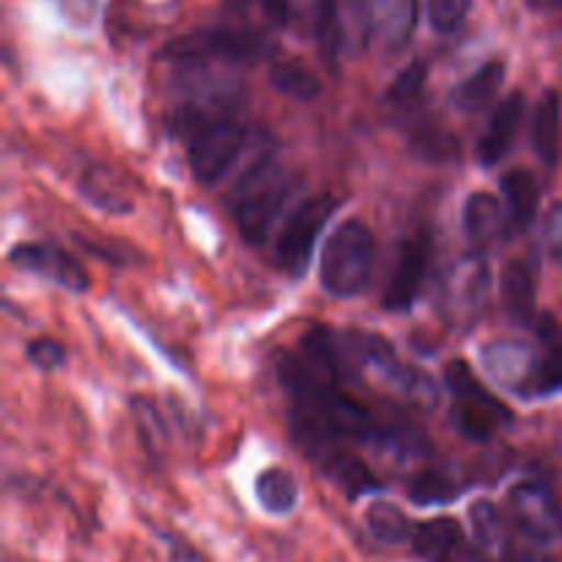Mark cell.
Wrapping results in <instances>:
<instances>
[{
    "mask_svg": "<svg viewBox=\"0 0 562 562\" xmlns=\"http://www.w3.org/2000/svg\"><path fill=\"white\" fill-rule=\"evenodd\" d=\"M291 192V179L283 165L274 159H258L247 168V173L231 190V214L236 220V228L250 245H263L272 231L274 220L280 217L285 206V198Z\"/></svg>",
    "mask_w": 562,
    "mask_h": 562,
    "instance_id": "cell-1",
    "label": "cell"
},
{
    "mask_svg": "<svg viewBox=\"0 0 562 562\" xmlns=\"http://www.w3.org/2000/svg\"><path fill=\"white\" fill-rule=\"evenodd\" d=\"M373 269V234L360 220H346L333 231L322 256V285L338 300L357 296Z\"/></svg>",
    "mask_w": 562,
    "mask_h": 562,
    "instance_id": "cell-2",
    "label": "cell"
},
{
    "mask_svg": "<svg viewBox=\"0 0 562 562\" xmlns=\"http://www.w3.org/2000/svg\"><path fill=\"white\" fill-rule=\"evenodd\" d=\"M245 146V130L231 119H206L190 132L187 162L201 184H217Z\"/></svg>",
    "mask_w": 562,
    "mask_h": 562,
    "instance_id": "cell-3",
    "label": "cell"
},
{
    "mask_svg": "<svg viewBox=\"0 0 562 562\" xmlns=\"http://www.w3.org/2000/svg\"><path fill=\"white\" fill-rule=\"evenodd\" d=\"M335 209H338L335 198L316 195L302 201L291 212L289 223L283 225V231L278 236V258L291 278H302L307 272L318 236H322L324 225L329 223Z\"/></svg>",
    "mask_w": 562,
    "mask_h": 562,
    "instance_id": "cell-4",
    "label": "cell"
},
{
    "mask_svg": "<svg viewBox=\"0 0 562 562\" xmlns=\"http://www.w3.org/2000/svg\"><path fill=\"white\" fill-rule=\"evenodd\" d=\"M165 58L173 64H206V60H228V64H250L261 55L256 36L225 27H209L181 36L165 47Z\"/></svg>",
    "mask_w": 562,
    "mask_h": 562,
    "instance_id": "cell-5",
    "label": "cell"
},
{
    "mask_svg": "<svg viewBox=\"0 0 562 562\" xmlns=\"http://www.w3.org/2000/svg\"><path fill=\"white\" fill-rule=\"evenodd\" d=\"M508 510L516 530L536 547H549L562 536V505L538 483H519L510 488Z\"/></svg>",
    "mask_w": 562,
    "mask_h": 562,
    "instance_id": "cell-6",
    "label": "cell"
},
{
    "mask_svg": "<svg viewBox=\"0 0 562 562\" xmlns=\"http://www.w3.org/2000/svg\"><path fill=\"white\" fill-rule=\"evenodd\" d=\"M434 256V241L426 231L412 234L404 245L398 247V261L390 272L387 289H384L382 307L390 313H404L415 305L423 283H426L428 263Z\"/></svg>",
    "mask_w": 562,
    "mask_h": 562,
    "instance_id": "cell-7",
    "label": "cell"
},
{
    "mask_svg": "<svg viewBox=\"0 0 562 562\" xmlns=\"http://www.w3.org/2000/svg\"><path fill=\"white\" fill-rule=\"evenodd\" d=\"M483 366H486V373L499 387L519 395H536V379L541 362L536 360L527 344H516V340L488 344L483 349Z\"/></svg>",
    "mask_w": 562,
    "mask_h": 562,
    "instance_id": "cell-8",
    "label": "cell"
},
{
    "mask_svg": "<svg viewBox=\"0 0 562 562\" xmlns=\"http://www.w3.org/2000/svg\"><path fill=\"white\" fill-rule=\"evenodd\" d=\"M11 267L31 272L36 278L49 280L55 285H64L66 291H88V274L77 258L69 252L55 250L47 245H16L9 252Z\"/></svg>",
    "mask_w": 562,
    "mask_h": 562,
    "instance_id": "cell-9",
    "label": "cell"
},
{
    "mask_svg": "<svg viewBox=\"0 0 562 562\" xmlns=\"http://www.w3.org/2000/svg\"><path fill=\"white\" fill-rule=\"evenodd\" d=\"M311 459L316 461L322 475L327 477L333 486H338L349 499H360L366 497V494L382 492L384 488L382 481L373 475V470L366 461L346 453L338 445H327V448H322L316 456H311Z\"/></svg>",
    "mask_w": 562,
    "mask_h": 562,
    "instance_id": "cell-10",
    "label": "cell"
},
{
    "mask_svg": "<svg viewBox=\"0 0 562 562\" xmlns=\"http://www.w3.org/2000/svg\"><path fill=\"white\" fill-rule=\"evenodd\" d=\"M521 119H525V97L516 91L497 104V110L488 119L486 132L477 140L475 159L483 168H494V165L503 162L505 154L514 146V137L519 132Z\"/></svg>",
    "mask_w": 562,
    "mask_h": 562,
    "instance_id": "cell-11",
    "label": "cell"
},
{
    "mask_svg": "<svg viewBox=\"0 0 562 562\" xmlns=\"http://www.w3.org/2000/svg\"><path fill=\"white\" fill-rule=\"evenodd\" d=\"M464 231L475 250H488L505 234V206L492 192H472L464 203Z\"/></svg>",
    "mask_w": 562,
    "mask_h": 562,
    "instance_id": "cell-12",
    "label": "cell"
},
{
    "mask_svg": "<svg viewBox=\"0 0 562 562\" xmlns=\"http://www.w3.org/2000/svg\"><path fill=\"white\" fill-rule=\"evenodd\" d=\"M503 302L516 327H530L536 318V280L527 263L510 261L503 269Z\"/></svg>",
    "mask_w": 562,
    "mask_h": 562,
    "instance_id": "cell-13",
    "label": "cell"
},
{
    "mask_svg": "<svg viewBox=\"0 0 562 562\" xmlns=\"http://www.w3.org/2000/svg\"><path fill=\"white\" fill-rule=\"evenodd\" d=\"M368 536L382 547H406L415 538V521L404 514L395 503L373 499L366 510Z\"/></svg>",
    "mask_w": 562,
    "mask_h": 562,
    "instance_id": "cell-14",
    "label": "cell"
},
{
    "mask_svg": "<svg viewBox=\"0 0 562 562\" xmlns=\"http://www.w3.org/2000/svg\"><path fill=\"white\" fill-rule=\"evenodd\" d=\"M505 75H508V69H505L503 60H488V64H483L475 75H470L456 88L453 104L461 113H481L497 97V91L505 82Z\"/></svg>",
    "mask_w": 562,
    "mask_h": 562,
    "instance_id": "cell-15",
    "label": "cell"
},
{
    "mask_svg": "<svg viewBox=\"0 0 562 562\" xmlns=\"http://www.w3.org/2000/svg\"><path fill=\"white\" fill-rule=\"evenodd\" d=\"M532 148L543 165L554 168L560 159V93L543 91L532 113Z\"/></svg>",
    "mask_w": 562,
    "mask_h": 562,
    "instance_id": "cell-16",
    "label": "cell"
},
{
    "mask_svg": "<svg viewBox=\"0 0 562 562\" xmlns=\"http://www.w3.org/2000/svg\"><path fill=\"white\" fill-rule=\"evenodd\" d=\"M470 525H472V541L481 549H486L494 558L505 560L510 554V538L508 527H505L503 514L492 499H477L470 505Z\"/></svg>",
    "mask_w": 562,
    "mask_h": 562,
    "instance_id": "cell-17",
    "label": "cell"
},
{
    "mask_svg": "<svg viewBox=\"0 0 562 562\" xmlns=\"http://www.w3.org/2000/svg\"><path fill=\"white\" fill-rule=\"evenodd\" d=\"M256 499L269 516H289L300 505V483L289 470L269 467L256 477Z\"/></svg>",
    "mask_w": 562,
    "mask_h": 562,
    "instance_id": "cell-18",
    "label": "cell"
},
{
    "mask_svg": "<svg viewBox=\"0 0 562 562\" xmlns=\"http://www.w3.org/2000/svg\"><path fill=\"white\" fill-rule=\"evenodd\" d=\"M450 420H453V426L467 439H472V442H486L499 428L508 426L514 420V415L508 412V406H477L456 401L453 412H450Z\"/></svg>",
    "mask_w": 562,
    "mask_h": 562,
    "instance_id": "cell-19",
    "label": "cell"
},
{
    "mask_svg": "<svg viewBox=\"0 0 562 562\" xmlns=\"http://www.w3.org/2000/svg\"><path fill=\"white\" fill-rule=\"evenodd\" d=\"M503 187L505 203H508V214L514 217V223L519 228L532 225L538 214V201H541V190H538V181L530 170L514 168L499 179Z\"/></svg>",
    "mask_w": 562,
    "mask_h": 562,
    "instance_id": "cell-20",
    "label": "cell"
},
{
    "mask_svg": "<svg viewBox=\"0 0 562 562\" xmlns=\"http://www.w3.org/2000/svg\"><path fill=\"white\" fill-rule=\"evenodd\" d=\"M373 442L384 450L387 456H393L395 461L406 464V461L426 459L431 445L423 437L420 428L412 426L409 420H390L384 423L382 428L376 426V434H373Z\"/></svg>",
    "mask_w": 562,
    "mask_h": 562,
    "instance_id": "cell-21",
    "label": "cell"
},
{
    "mask_svg": "<svg viewBox=\"0 0 562 562\" xmlns=\"http://www.w3.org/2000/svg\"><path fill=\"white\" fill-rule=\"evenodd\" d=\"M80 192L88 203L110 214H130L132 206H135L124 187L110 173V168H102V165H93L82 173Z\"/></svg>",
    "mask_w": 562,
    "mask_h": 562,
    "instance_id": "cell-22",
    "label": "cell"
},
{
    "mask_svg": "<svg viewBox=\"0 0 562 562\" xmlns=\"http://www.w3.org/2000/svg\"><path fill=\"white\" fill-rule=\"evenodd\" d=\"M538 335L547 344V357L538 366L536 395H552L562 390V327L554 316H541Z\"/></svg>",
    "mask_w": 562,
    "mask_h": 562,
    "instance_id": "cell-23",
    "label": "cell"
},
{
    "mask_svg": "<svg viewBox=\"0 0 562 562\" xmlns=\"http://www.w3.org/2000/svg\"><path fill=\"white\" fill-rule=\"evenodd\" d=\"M464 488L442 470H423L406 486V497L420 508H434V505H450Z\"/></svg>",
    "mask_w": 562,
    "mask_h": 562,
    "instance_id": "cell-24",
    "label": "cell"
},
{
    "mask_svg": "<svg viewBox=\"0 0 562 562\" xmlns=\"http://www.w3.org/2000/svg\"><path fill=\"white\" fill-rule=\"evenodd\" d=\"M130 409H132V423H135L137 437H140L143 445H146L148 453L165 456V450H168L170 445V434L157 406H154L146 395H135Z\"/></svg>",
    "mask_w": 562,
    "mask_h": 562,
    "instance_id": "cell-25",
    "label": "cell"
},
{
    "mask_svg": "<svg viewBox=\"0 0 562 562\" xmlns=\"http://www.w3.org/2000/svg\"><path fill=\"white\" fill-rule=\"evenodd\" d=\"M445 384L453 393L456 401L461 404H477V406H505L497 395L488 393L481 384V379L475 376L470 366L464 360H453L445 368Z\"/></svg>",
    "mask_w": 562,
    "mask_h": 562,
    "instance_id": "cell-26",
    "label": "cell"
},
{
    "mask_svg": "<svg viewBox=\"0 0 562 562\" xmlns=\"http://www.w3.org/2000/svg\"><path fill=\"white\" fill-rule=\"evenodd\" d=\"M269 80H272V86L278 88L280 93L296 99V102H313V99L322 93V82H318L311 71L302 69V66L296 64H289V60L272 64Z\"/></svg>",
    "mask_w": 562,
    "mask_h": 562,
    "instance_id": "cell-27",
    "label": "cell"
},
{
    "mask_svg": "<svg viewBox=\"0 0 562 562\" xmlns=\"http://www.w3.org/2000/svg\"><path fill=\"white\" fill-rule=\"evenodd\" d=\"M486 267H483L481 258L472 256L470 261L459 263L453 278H450V302H456V305H477L486 296Z\"/></svg>",
    "mask_w": 562,
    "mask_h": 562,
    "instance_id": "cell-28",
    "label": "cell"
},
{
    "mask_svg": "<svg viewBox=\"0 0 562 562\" xmlns=\"http://www.w3.org/2000/svg\"><path fill=\"white\" fill-rule=\"evenodd\" d=\"M417 0H387L384 9V44L387 49H401L409 44L412 33L417 27Z\"/></svg>",
    "mask_w": 562,
    "mask_h": 562,
    "instance_id": "cell-29",
    "label": "cell"
},
{
    "mask_svg": "<svg viewBox=\"0 0 562 562\" xmlns=\"http://www.w3.org/2000/svg\"><path fill=\"white\" fill-rule=\"evenodd\" d=\"M393 384L398 387V393L404 395L412 406H415V409L431 412L439 406V384L434 382L426 371L401 366V371L395 373Z\"/></svg>",
    "mask_w": 562,
    "mask_h": 562,
    "instance_id": "cell-30",
    "label": "cell"
},
{
    "mask_svg": "<svg viewBox=\"0 0 562 562\" xmlns=\"http://www.w3.org/2000/svg\"><path fill=\"white\" fill-rule=\"evenodd\" d=\"M417 157L428 159V162H456L461 157V140L450 135L448 130L439 126H423L412 140Z\"/></svg>",
    "mask_w": 562,
    "mask_h": 562,
    "instance_id": "cell-31",
    "label": "cell"
},
{
    "mask_svg": "<svg viewBox=\"0 0 562 562\" xmlns=\"http://www.w3.org/2000/svg\"><path fill=\"white\" fill-rule=\"evenodd\" d=\"M428 80V66L426 60H415V64L406 66L398 77L393 80L387 91V102L395 104V108H406L409 102H415L423 93Z\"/></svg>",
    "mask_w": 562,
    "mask_h": 562,
    "instance_id": "cell-32",
    "label": "cell"
},
{
    "mask_svg": "<svg viewBox=\"0 0 562 562\" xmlns=\"http://www.w3.org/2000/svg\"><path fill=\"white\" fill-rule=\"evenodd\" d=\"M472 0H428V20L437 33H453L464 25Z\"/></svg>",
    "mask_w": 562,
    "mask_h": 562,
    "instance_id": "cell-33",
    "label": "cell"
},
{
    "mask_svg": "<svg viewBox=\"0 0 562 562\" xmlns=\"http://www.w3.org/2000/svg\"><path fill=\"white\" fill-rule=\"evenodd\" d=\"M27 360L36 368H42V371H55V368H60L66 362V351L58 340L38 338L27 344Z\"/></svg>",
    "mask_w": 562,
    "mask_h": 562,
    "instance_id": "cell-34",
    "label": "cell"
},
{
    "mask_svg": "<svg viewBox=\"0 0 562 562\" xmlns=\"http://www.w3.org/2000/svg\"><path fill=\"white\" fill-rule=\"evenodd\" d=\"M225 5L234 11H247L256 5L263 20L274 27H283L289 22V0H225Z\"/></svg>",
    "mask_w": 562,
    "mask_h": 562,
    "instance_id": "cell-35",
    "label": "cell"
},
{
    "mask_svg": "<svg viewBox=\"0 0 562 562\" xmlns=\"http://www.w3.org/2000/svg\"><path fill=\"white\" fill-rule=\"evenodd\" d=\"M543 247L552 258H562V203L552 206L547 223H543Z\"/></svg>",
    "mask_w": 562,
    "mask_h": 562,
    "instance_id": "cell-36",
    "label": "cell"
},
{
    "mask_svg": "<svg viewBox=\"0 0 562 562\" xmlns=\"http://www.w3.org/2000/svg\"><path fill=\"white\" fill-rule=\"evenodd\" d=\"M165 541H168V549H170V560L173 562H206V558H203L201 552H198V549H192L190 543L187 541H181L179 536H168L165 538Z\"/></svg>",
    "mask_w": 562,
    "mask_h": 562,
    "instance_id": "cell-37",
    "label": "cell"
},
{
    "mask_svg": "<svg viewBox=\"0 0 562 562\" xmlns=\"http://www.w3.org/2000/svg\"><path fill=\"white\" fill-rule=\"evenodd\" d=\"M505 562H554V560H549V558H543V554H538V552H527V549H510V554L508 558H505Z\"/></svg>",
    "mask_w": 562,
    "mask_h": 562,
    "instance_id": "cell-38",
    "label": "cell"
},
{
    "mask_svg": "<svg viewBox=\"0 0 562 562\" xmlns=\"http://www.w3.org/2000/svg\"><path fill=\"white\" fill-rule=\"evenodd\" d=\"M558 448L562 450V426H560V431H558Z\"/></svg>",
    "mask_w": 562,
    "mask_h": 562,
    "instance_id": "cell-39",
    "label": "cell"
}]
</instances>
